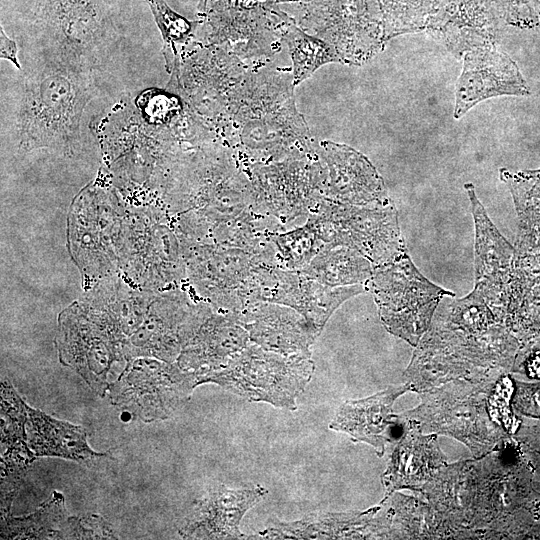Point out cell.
I'll return each instance as SVG.
<instances>
[{
    "label": "cell",
    "mask_w": 540,
    "mask_h": 540,
    "mask_svg": "<svg viewBox=\"0 0 540 540\" xmlns=\"http://www.w3.org/2000/svg\"><path fill=\"white\" fill-rule=\"evenodd\" d=\"M440 302L404 378L412 391L454 380L492 382L512 366L518 339L474 290Z\"/></svg>",
    "instance_id": "6da1fadb"
},
{
    "label": "cell",
    "mask_w": 540,
    "mask_h": 540,
    "mask_svg": "<svg viewBox=\"0 0 540 540\" xmlns=\"http://www.w3.org/2000/svg\"><path fill=\"white\" fill-rule=\"evenodd\" d=\"M496 381L454 380L419 392L421 403L401 415L423 433L446 435L465 444L475 458L494 452L505 439Z\"/></svg>",
    "instance_id": "7a4b0ae2"
},
{
    "label": "cell",
    "mask_w": 540,
    "mask_h": 540,
    "mask_svg": "<svg viewBox=\"0 0 540 540\" xmlns=\"http://www.w3.org/2000/svg\"><path fill=\"white\" fill-rule=\"evenodd\" d=\"M180 244L189 280L212 307L238 315L261 302L266 283L277 266L273 252L257 253L183 240Z\"/></svg>",
    "instance_id": "3957f363"
},
{
    "label": "cell",
    "mask_w": 540,
    "mask_h": 540,
    "mask_svg": "<svg viewBox=\"0 0 540 540\" xmlns=\"http://www.w3.org/2000/svg\"><path fill=\"white\" fill-rule=\"evenodd\" d=\"M314 370L311 356L283 355L252 342L222 369L197 374L199 385L215 383L249 401L296 410Z\"/></svg>",
    "instance_id": "277c9868"
},
{
    "label": "cell",
    "mask_w": 540,
    "mask_h": 540,
    "mask_svg": "<svg viewBox=\"0 0 540 540\" xmlns=\"http://www.w3.org/2000/svg\"><path fill=\"white\" fill-rule=\"evenodd\" d=\"M385 329L416 347L445 297L454 294L428 280L407 249L393 261L374 268L367 283Z\"/></svg>",
    "instance_id": "5b68a950"
},
{
    "label": "cell",
    "mask_w": 540,
    "mask_h": 540,
    "mask_svg": "<svg viewBox=\"0 0 540 540\" xmlns=\"http://www.w3.org/2000/svg\"><path fill=\"white\" fill-rule=\"evenodd\" d=\"M308 217L326 244L352 248L375 267L393 261L407 249L393 203L356 206L321 198Z\"/></svg>",
    "instance_id": "8992f818"
},
{
    "label": "cell",
    "mask_w": 540,
    "mask_h": 540,
    "mask_svg": "<svg viewBox=\"0 0 540 540\" xmlns=\"http://www.w3.org/2000/svg\"><path fill=\"white\" fill-rule=\"evenodd\" d=\"M255 209L274 219L283 229L307 220L322 197L317 153L249 166Z\"/></svg>",
    "instance_id": "52a82bcc"
},
{
    "label": "cell",
    "mask_w": 540,
    "mask_h": 540,
    "mask_svg": "<svg viewBox=\"0 0 540 540\" xmlns=\"http://www.w3.org/2000/svg\"><path fill=\"white\" fill-rule=\"evenodd\" d=\"M161 220L153 212L123 217L118 264L148 288L174 285L187 275L180 240Z\"/></svg>",
    "instance_id": "ba28073f"
},
{
    "label": "cell",
    "mask_w": 540,
    "mask_h": 540,
    "mask_svg": "<svg viewBox=\"0 0 540 540\" xmlns=\"http://www.w3.org/2000/svg\"><path fill=\"white\" fill-rule=\"evenodd\" d=\"M196 372L154 359L130 361L110 387V399L143 421L168 418L190 399Z\"/></svg>",
    "instance_id": "9c48e42d"
},
{
    "label": "cell",
    "mask_w": 540,
    "mask_h": 540,
    "mask_svg": "<svg viewBox=\"0 0 540 540\" xmlns=\"http://www.w3.org/2000/svg\"><path fill=\"white\" fill-rule=\"evenodd\" d=\"M316 153L323 198L356 206L392 203L383 179L361 153L330 141L321 142Z\"/></svg>",
    "instance_id": "30bf717a"
},
{
    "label": "cell",
    "mask_w": 540,
    "mask_h": 540,
    "mask_svg": "<svg viewBox=\"0 0 540 540\" xmlns=\"http://www.w3.org/2000/svg\"><path fill=\"white\" fill-rule=\"evenodd\" d=\"M62 339L60 357L74 367L90 387L103 396L107 389V373L111 364L125 355L109 331L76 306L61 315Z\"/></svg>",
    "instance_id": "8fae6325"
},
{
    "label": "cell",
    "mask_w": 540,
    "mask_h": 540,
    "mask_svg": "<svg viewBox=\"0 0 540 540\" xmlns=\"http://www.w3.org/2000/svg\"><path fill=\"white\" fill-rule=\"evenodd\" d=\"M468 194L475 226L474 243V291L504 323L507 286L511 272L515 247L499 232L471 183L464 185Z\"/></svg>",
    "instance_id": "7c38bea8"
},
{
    "label": "cell",
    "mask_w": 540,
    "mask_h": 540,
    "mask_svg": "<svg viewBox=\"0 0 540 540\" xmlns=\"http://www.w3.org/2000/svg\"><path fill=\"white\" fill-rule=\"evenodd\" d=\"M402 433L388 446V463L382 474L385 496L400 489L422 491L447 464L436 434L423 433L413 421L397 415Z\"/></svg>",
    "instance_id": "4fadbf2b"
},
{
    "label": "cell",
    "mask_w": 540,
    "mask_h": 540,
    "mask_svg": "<svg viewBox=\"0 0 540 540\" xmlns=\"http://www.w3.org/2000/svg\"><path fill=\"white\" fill-rule=\"evenodd\" d=\"M367 285L331 287L299 270L276 266L262 294V302L288 306L299 312L320 334L333 312L347 299L367 291Z\"/></svg>",
    "instance_id": "5bb4252c"
},
{
    "label": "cell",
    "mask_w": 540,
    "mask_h": 540,
    "mask_svg": "<svg viewBox=\"0 0 540 540\" xmlns=\"http://www.w3.org/2000/svg\"><path fill=\"white\" fill-rule=\"evenodd\" d=\"M383 506L364 511L315 512L292 522H276L248 539H387Z\"/></svg>",
    "instance_id": "9a60e30c"
},
{
    "label": "cell",
    "mask_w": 540,
    "mask_h": 540,
    "mask_svg": "<svg viewBox=\"0 0 540 540\" xmlns=\"http://www.w3.org/2000/svg\"><path fill=\"white\" fill-rule=\"evenodd\" d=\"M267 494L261 485L241 489L219 486L193 504L179 533L190 539L248 538L240 531V522Z\"/></svg>",
    "instance_id": "2e32d148"
},
{
    "label": "cell",
    "mask_w": 540,
    "mask_h": 540,
    "mask_svg": "<svg viewBox=\"0 0 540 540\" xmlns=\"http://www.w3.org/2000/svg\"><path fill=\"white\" fill-rule=\"evenodd\" d=\"M516 63L494 50H475L464 57L456 84L454 117L459 118L478 102L499 95H529Z\"/></svg>",
    "instance_id": "e0dca14e"
},
{
    "label": "cell",
    "mask_w": 540,
    "mask_h": 540,
    "mask_svg": "<svg viewBox=\"0 0 540 540\" xmlns=\"http://www.w3.org/2000/svg\"><path fill=\"white\" fill-rule=\"evenodd\" d=\"M250 341L283 355L311 356L319 333L296 310L277 303L257 302L237 315Z\"/></svg>",
    "instance_id": "ac0fdd59"
},
{
    "label": "cell",
    "mask_w": 540,
    "mask_h": 540,
    "mask_svg": "<svg viewBox=\"0 0 540 540\" xmlns=\"http://www.w3.org/2000/svg\"><path fill=\"white\" fill-rule=\"evenodd\" d=\"M412 391L408 383L392 385L366 398L347 400L338 408L329 428L348 434L354 442L372 446L382 457L394 440L398 426L392 407L397 398Z\"/></svg>",
    "instance_id": "d6986e66"
},
{
    "label": "cell",
    "mask_w": 540,
    "mask_h": 540,
    "mask_svg": "<svg viewBox=\"0 0 540 540\" xmlns=\"http://www.w3.org/2000/svg\"><path fill=\"white\" fill-rule=\"evenodd\" d=\"M249 341V334L237 315L213 312L180 353L178 366L198 374L222 369Z\"/></svg>",
    "instance_id": "ffe728a7"
},
{
    "label": "cell",
    "mask_w": 540,
    "mask_h": 540,
    "mask_svg": "<svg viewBox=\"0 0 540 540\" xmlns=\"http://www.w3.org/2000/svg\"><path fill=\"white\" fill-rule=\"evenodd\" d=\"M99 199L91 197L92 207L81 199L82 208H75L74 214V253L84 270L100 275L106 274L119 262V245L123 217L120 218L110 207L106 214L98 213ZM104 201V200H103ZM103 204V203H102Z\"/></svg>",
    "instance_id": "44dd1931"
},
{
    "label": "cell",
    "mask_w": 540,
    "mask_h": 540,
    "mask_svg": "<svg viewBox=\"0 0 540 540\" xmlns=\"http://www.w3.org/2000/svg\"><path fill=\"white\" fill-rule=\"evenodd\" d=\"M504 324L526 344L540 338V252L515 249L507 286Z\"/></svg>",
    "instance_id": "7402d4cb"
},
{
    "label": "cell",
    "mask_w": 540,
    "mask_h": 540,
    "mask_svg": "<svg viewBox=\"0 0 540 540\" xmlns=\"http://www.w3.org/2000/svg\"><path fill=\"white\" fill-rule=\"evenodd\" d=\"M28 445L36 456H57L80 463L100 456L87 444V434L81 426L54 419L28 406Z\"/></svg>",
    "instance_id": "603a6c76"
},
{
    "label": "cell",
    "mask_w": 540,
    "mask_h": 540,
    "mask_svg": "<svg viewBox=\"0 0 540 540\" xmlns=\"http://www.w3.org/2000/svg\"><path fill=\"white\" fill-rule=\"evenodd\" d=\"M2 447L5 453L3 486L16 488V482L23 471L35 459V454L28 448L24 430L28 420V405L19 397L7 382L1 385Z\"/></svg>",
    "instance_id": "cb8c5ba5"
},
{
    "label": "cell",
    "mask_w": 540,
    "mask_h": 540,
    "mask_svg": "<svg viewBox=\"0 0 540 540\" xmlns=\"http://www.w3.org/2000/svg\"><path fill=\"white\" fill-rule=\"evenodd\" d=\"M375 266L358 251L327 244L303 269L307 277L327 286L367 285Z\"/></svg>",
    "instance_id": "d4e9b609"
},
{
    "label": "cell",
    "mask_w": 540,
    "mask_h": 540,
    "mask_svg": "<svg viewBox=\"0 0 540 540\" xmlns=\"http://www.w3.org/2000/svg\"><path fill=\"white\" fill-rule=\"evenodd\" d=\"M299 1L309 0H217L210 14L224 39L249 43L254 40L263 13L274 12L280 3Z\"/></svg>",
    "instance_id": "484cf974"
},
{
    "label": "cell",
    "mask_w": 540,
    "mask_h": 540,
    "mask_svg": "<svg viewBox=\"0 0 540 540\" xmlns=\"http://www.w3.org/2000/svg\"><path fill=\"white\" fill-rule=\"evenodd\" d=\"M282 19L285 26L281 30V37L291 56L294 86L309 78L321 66L341 61L337 50L331 44L307 34L284 13Z\"/></svg>",
    "instance_id": "4316f807"
},
{
    "label": "cell",
    "mask_w": 540,
    "mask_h": 540,
    "mask_svg": "<svg viewBox=\"0 0 540 540\" xmlns=\"http://www.w3.org/2000/svg\"><path fill=\"white\" fill-rule=\"evenodd\" d=\"M275 263L287 270H301L327 245L314 221L308 217L300 226L270 236Z\"/></svg>",
    "instance_id": "83f0119b"
},
{
    "label": "cell",
    "mask_w": 540,
    "mask_h": 540,
    "mask_svg": "<svg viewBox=\"0 0 540 540\" xmlns=\"http://www.w3.org/2000/svg\"><path fill=\"white\" fill-rule=\"evenodd\" d=\"M64 498L53 492V497L37 512L26 517L5 516L4 536L13 539L67 538L69 518L65 519Z\"/></svg>",
    "instance_id": "f1b7e54d"
},
{
    "label": "cell",
    "mask_w": 540,
    "mask_h": 540,
    "mask_svg": "<svg viewBox=\"0 0 540 540\" xmlns=\"http://www.w3.org/2000/svg\"><path fill=\"white\" fill-rule=\"evenodd\" d=\"M149 6L163 41L166 70L179 74L180 51L189 43L201 20H189L174 11L165 0H143Z\"/></svg>",
    "instance_id": "f546056e"
},
{
    "label": "cell",
    "mask_w": 540,
    "mask_h": 540,
    "mask_svg": "<svg viewBox=\"0 0 540 540\" xmlns=\"http://www.w3.org/2000/svg\"><path fill=\"white\" fill-rule=\"evenodd\" d=\"M518 216L515 249L519 252H540V201H514Z\"/></svg>",
    "instance_id": "4dcf8cb0"
},
{
    "label": "cell",
    "mask_w": 540,
    "mask_h": 540,
    "mask_svg": "<svg viewBox=\"0 0 540 540\" xmlns=\"http://www.w3.org/2000/svg\"><path fill=\"white\" fill-rule=\"evenodd\" d=\"M109 524L99 516L69 518L68 538H113Z\"/></svg>",
    "instance_id": "1f68e13d"
},
{
    "label": "cell",
    "mask_w": 540,
    "mask_h": 540,
    "mask_svg": "<svg viewBox=\"0 0 540 540\" xmlns=\"http://www.w3.org/2000/svg\"><path fill=\"white\" fill-rule=\"evenodd\" d=\"M16 42L10 39L3 27L0 28V57L12 62L17 69H21V65L17 58Z\"/></svg>",
    "instance_id": "d6a6232c"
},
{
    "label": "cell",
    "mask_w": 540,
    "mask_h": 540,
    "mask_svg": "<svg viewBox=\"0 0 540 540\" xmlns=\"http://www.w3.org/2000/svg\"><path fill=\"white\" fill-rule=\"evenodd\" d=\"M209 2L210 0H198L197 9H198L199 15L206 16V14L208 13L207 10H208Z\"/></svg>",
    "instance_id": "836d02e7"
}]
</instances>
